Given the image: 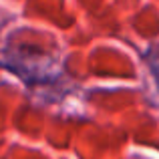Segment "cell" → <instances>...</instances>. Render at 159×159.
<instances>
[]
</instances>
